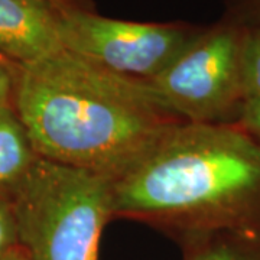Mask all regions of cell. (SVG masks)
Masks as SVG:
<instances>
[{
  "instance_id": "8fae6325",
  "label": "cell",
  "mask_w": 260,
  "mask_h": 260,
  "mask_svg": "<svg viewBox=\"0 0 260 260\" xmlns=\"http://www.w3.org/2000/svg\"><path fill=\"white\" fill-rule=\"evenodd\" d=\"M18 246V229L9 197L0 194V259Z\"/></svg>"
},
{
  "instance_id": "5b68a950",
  "label": "cell",
  "mask_w": 260,
  "mask_h": 260,
  "mask_svg": "<svg viewBox=\"0 0 260 260\" xmlns=\"http://www.w3.org/2000/svg\"><path fill=\"white\" fill-rule=\"evenodd\" d=\"M201 26L188 23H149L104 18L94 9L59 13L65 51L129 78L149 81L175 61Z\"/></svg>"
},
{
  "instance_id": "7c38bea8",
  "label": "cell",
  "mask_w": 260,
  "mask_h": 260,
  "mask_svg": "<svg viewBox=\"0 0 260 260\" xmlns=\"http://www.w3.org/2000/svg\"><path fill=\"white\" fill-rule=\"evenodd\" d=\"M234 124L260 145V97L249 99L243 103L239 119Z\"/></svg>"
},
{
  "instance_id": "4fadbf2b",
  "label": "cell",
  "mask_w": 260,
  "mask_h": 260,
  "mask_svg": "<svg viewBox=\"0 0 260 260\" xmlns=\"http://www.w3.org/2000/svg\"><path fill=\"white\" fill-rule=\"evenodd\" d=\"M29 2L45 6L56 13H64L73 9H93L90 0H29Z\"/></svg>"
},
{
  "instance_id": "5bb4252c",
  "label": "cell",
  "mask_w": 260,
  "mask_h": 260,
  "mask_svg": "<svg viewBox=\"0 0 260 260\" xmlns=\"http://www.w3.org/2000/svg\"><path fill=\"white\" fill-rule=\"evenodd\" d=\"M13 78L10 74L0 65V104L9 103L10 95L13 94Z\"/></svg>"
},
{
  "instance_id": "3957f363",
  "label": "cell",
  "mask_w": 260,
  "mask_h": 260,
  "mask_svg": "<svg viewBox=\"0 0 260 260\" xmlns=\"http://www.w3.org/2000/svg\"><path fill=\"white\" fill-rule=\"evenodd\" d=\"M113 181L39 158L8 195L30 260H99L113 217Z\"/></svg>"
},
{
  "instance_id": "8992f818",
  "label": "cell",
  "mask_w": 260,
  "mask_h": 260,
  "mask_svg": "<svg viewBox=\"0 0 260 260\" xmlns=\"http://www.w3.org/2000/svg\"><path fill=\"white\" fill-rule=\"evenodd\" d=\"M62 49L59 13L29 0H0V51L29 64Z\"/></svg>"
},
{
  "instance_id": "277c9868",
  "label": "cell",
  "mask_w": 260,
  "mask_h": 260,
  "mask_svg": "<svg viewBox=\"0 0 260 260\" xmlns=\"http://www.w3.org/2000/svg\"><path fill=\"white\" fill-rule=\"evenodd\" d=\"M244 28L221 19L203 29L150 87L188 123L234 124L246 102L242 77Z\"/></svg>"
},
{
  "instance_id": "6da1fadb",
  "label": "cell",
  "mask_w": 260,
  "mask_h": 260,
  "mask_svg": "<svg viewBox=\"0 0 260 260\" xmlns=\"http://www.w3.org/2000/svg\"><path fill=\"white\" fill-rule=\"evenodd\" d=\"M13 94L38 156L112 181L186 123L148 81L65 49L19 64Z\"/></svg>"
},
{
  "instance_id": "ba28073f",
  "label": "cell",
  "mask_w": 260,
  "mask_h": 260,
  "mask_svg": "<svg viewBox=\"0 0 260 260\" xmlns=\"http://www.w3.org/2000/svg\"><path fill=\"white\" fill-rule=\"evenodd\" d=\"M188 243L186 260H260L257 233H213Z\"/></svg>"
},
{
  "instance_id": "9a60e30c",
  "label": "cell",
  "mask_w": 260,
  "mask_h": 260,
  "mask_svg": "<svg viewBox=\"0 0 260 260\" xmlns=\"http://www.w3.org/2000/svg\"><path fill=\"white\" fill-rule=\"evenodd\" d=\"M0 260H30L29 256L26 254V251L23 250L20 246L15 247L13 250H10L6 256H3Z\"/></svg>"
},
{
  "instance_id": "7a4b0ae2",
  "label": "cell",
  "mask_w": 260,
  "mask_h": 260,
  "mask_svg": "<svg viewBox=\"0 0 260 260\" xmlns=\"http://www.w3.org/2000/svg\"><path fill=\"white\" fill-rule=\"evenodd\" d=\"M112 189L113 217L188 242L220 232L260 234V145L236 124H179Z\"/></svg>"
},
{
  "instance_id": "30bf717a",
  "label": "cell",
  "mask_w": 260,
  "mask_h": 260,
  "mask_svg": "<svg viewBox=\"0 0 260 260\" xmlns=\"http://www.w3.org/2000/svg\"><path fill=\"white\" fill-rule=\"evenodd\" d=\"M223 19L243 28L260 26V0H225Z\"/></svg>"
},
{
  "instance_id": "52a82bcc",
  "label": "cell",
  "mask_w": 260,
  "mask_h": 260,
  "mask_svg": "<svg viewBox=\"0 0 260 260\" xmlns=\"http://www.w3.org/2000/svg\"><path fill=\"white\" fill-rule=\"evenodd\" d=\"M38 158L16 110L0 104V194L9 195Z\"/></svg>"
},
{
  "instance_id": "9c48e42d",
  "label": "cell",
  "mask_w": 260,
  "mask_h": 260,
  "mask_svg": "<svg viewBox=\"0 0 260 260\" xmlns=\"http://www.w3.org/2000/svg\"><path fill=\"white\" fill-rule=\"evenodd\" d=\"M242 77L246 100L260 97V26L244 28Z\"/></svg>"
}]
</instances>
